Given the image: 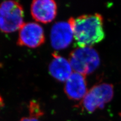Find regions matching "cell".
I'll return each instance as SVG.
<instances>
[{"label":"cell","mask_w":121,"mask_h":121,"mask_svg":"<svg viewBox=\"0 0 121 121\" xmlns=\"http://www.w3.org/2000/svg\"><path fill=\"white\" fill-rule=\"evenodd\" d=\"M69 21L79 48L91 47L104 39V19L100 14L83 15L76 18H71Z\"/></svg>","instance_id":"obj_1"},{"label":"cell","mask_w":121,"mask_h":121,"mask_svg":"<svg viewBox=\"0 0 121 121\" xmlns=\"http://www.w3.org/2000/svg\"><path fill=\"white\" fill-rule=\"evenodd\" d=\"M69 60L75 72L85 76L92 73L100 64L99 55L91 47L75 49L70 53Z\"/></svg>","instance_id":"obj_2"},{"label":"cell","mask_w":121,"mask_h":121,"mask_svg":"<svg viewBox=\"0 0 121 121\" xmlns=\"http://www.w3.org/2000/svg\"><path fill=\"white\" fill-rule=\"evenodd\" d=\"M24 11L17 2L4 1L0 4V30L9 33L20 29L23 25Z\"/></svg>","instance_id":"obj_3"},{"label":"cell","mask_w":121,"mask_h":121,"mask_svg":"<svg viewBox=\"0 0 121 121\" xmlns=\"http://www.w3.org/2000/svg\"><path fill=\"white\" fill-rule=\"evenodd\" d=\"M112 85L101 83L93 86L82 100V104L86 111L92 112L97 108H102L113 97Z\"/></svg>","instance_id":"obj_4"},{"label":"cell","mask_w":121,"mask_h":121,"mask_svg":"<svg viewBox=\"0 0 121 121\" xmlns=\"http://www.w3.org/2000/svg\"><path fill=\"white\" fill-rule=\"evenodd\" d=\"M44 41L43 29L35 22L24 23L19 29L17 44L20 46L36 48L43 44Z\"/></svg>","instance_id":"obj_5"},{"label":"cell","mask_w":121,"mask_h":121,"mask_svg":"<svg viewBox=\"0 0 121 121\" xmlns=\"http://www.w3.org/2000/svg\"><path fill=\"white\" fill-rule=\"evenodd\" d=\"M74 38L72 27L70 22L59 21L52 25L50 39L52 47L56 50L67 48Z\"/></svg>","instance_id":"obj_6"},{"label":"cell","mask_w":121,"mask_h":121,"mask_svg":"<svg viewBox=\"0 0 121 121\" xmlns=\"http://www.w3.org/2000/svg\"><path fill=\"white\" fill-rule=\"evenodd\" d=\"M58 7L53 0H35L31 5V14L36 21L48 23L55 19Z\"/></svg>","instance_id":"obj_7"},{"label":"cell","mask_w":121,"mask_h":121,"mask_svg":"<svg viewBox=\"0 0 121 121\" xmlns=\"http://www.w3.org/2000/svg\"><path fill=\"white\" fill-rule=\"evenodd\" d=\"M64 90L70 99L82 100L88 91L85 76L75 72H73L65 82Z\"/></svg>","instance_id":"obj_8"},{"label":"cell","mask_w":121,"mask_h":121,"mask_svg":"<svg viewBox=\"0 0 121 121\" xmlns=\"http://www.w3.org/2000/svg\"><path fill=\"white\" fill-rule=\"evenodd\" d=\"M52 56L53 59L48 66L49 73L58 81L66 82L73 73L69 60L56 53L53 54Z\"/></svg>","instance_id":"obj_9"},{"label":"cell","mask_w":121,"mask_h":121,"mask_svg":"<svg viewBox=\"0 0 121 121\" xmlns=\"http://www.w3.org/2000/svg\"><path fill=\"white\" fill-rule=\"evenodd\" d=\"M30 112L31 113L32 117H36L39 116L41 114V112L39 108V105H38L35 102H31L30 104Z\"/></svg>","instance_id":"obj_10"},{"label":"cell","mask_w":121,"mask_h":121,"mask_svg":"<svg viewBox=\"0 0 121 121\" xmlns=\"http://www.w3.org/2000/svg\"><path fill=\"white\" fill-rule=\"evenodd\" d=\"M20 121H40L38 120L37 118L34 117H24L22 118Z\"/></svg>","instance_id":"obj_11"},{"label":"cell","mask_w":121,"mask_h":121,"mask_svg":"<svg viewBox=\"0 0 121 121\" xmlns=\"http://www.w3.org/2000/svg\"><path fill=\"white\" fill-rule=\"evenodd\" d=\"M4 106V101L3 98L0 96V108H1Z\"/></svg>","instance_id":"obj_12"}]
</instances>
